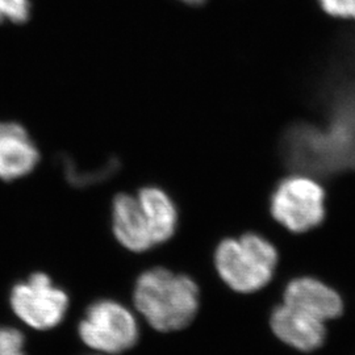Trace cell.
I'll list each match as a JSON object with an SVG mask.
<instances>
[{
	"instance_id": "cell-1",
	"label": "cell",
	"mask_w": 355,
	"mask_h": 355,
	"mask_svg": "<svg viewBox=\"0 0 355 355\" xmlns=\"http://www.w3.org/2000/svg\"><path fill=\"white\" fill-rule=\"evenodd\" d=\"M133 302L154 329L170 333L184 329L196 316L199 288L187 275L155 267L141 274Z\"/></svg>"
},
{
	"instance_id": "cell-2",
	"label": "cell",
	"mask_w": 355,
	"mask_h": 355,
	"mask_svg": "<svg viewBox=\"0 0 355 355\" xmlns=\"http://www.w3.org/2000/svg\"><path fill=\"white\" fill-rule=\"evenodd\" d=\"M277 263L275 246L254 233L225 240L216 249L215 265L221 279L242 293L263 288L272 279Z\"/></svg>"
},
{
	"instance_id": "cell-3",
	"label": "cell",
	"mask_w": 355,
	"mask_h": 355,
	"mask_svg": "<svg viewBox=\"0 0 355 355\" xmlns=\"http://www.w3.org/2000/svg\"><path fill=\"white\" fill-rule=\"evenodd\" d=\"M78 331L83 343L105 354L124 353L139 340L136 318L114 300H98L89 305Z\"/></svg>"
},
{
	"instance_id": "cell-4",
	"label": "cell",
	"mask_w": 355,
	"mask_h": 355,
	"mask_svg": "<svg viewBox=\"0 0 355 355\" xmlns=\"http://www.w3.org/2000/svg\"><path fill=\"white\" fill-rule=\"evenodd\" d=\"M271 214L293 233L316 228L325 217V191L311 178H287L272 195Z\"/></svg>"
},
{
	"instance_id": "cell-5",
	"label": "cell",
	"mask_w": 355,
	"mask_h": 355,
	"mask_svg": "<svg viewBox=\"0 0 355 355\" xmlns=\"http://www.w3.org/2000/svg\"><path fill=\"white\" fill-rule=\"evenodd\" d=\"M10 303L28 327L49 330L61 324L69 308V296L44 272L32 274L13 286Z\"/></svg>"
},
{
	"instance_id": "cell-6",
	"label": "cell",
	"mask_w": 355,
	"mask_h": 355,
	"mask_svg": "<svg viewBox=\"0 0 355 355\" xmlns=\"http://www.w3.org/2000/svg\"><path fill=\"white\" fill-rule=\"evenodd\" d=\"M38 161V148L26 128L13 121H0V179L12 182L26 177Z\"/></svg>"
},
{
	"instance_id": "cell-7",
	"label": "cell",
	"mask_w": 355,
	"mask_h": 355,
	"mask_svg": "<svg viewBox=\"0 0 355 355\" xmlns=\"http://www.w3.org/2000/svg\"><path fill=\"white\" fill-rule=\"evenodd\" d=\"M311 318L327 322L340 318L343 312L341 296L315 278H297L288 283L284 303Z\"/></svg>"
},
{
	"instance_id": "cell-8",
	"label": "cell",
	"mask_w": 355,
	"mask_h": 355,
	"mask_svg": "<svg viewBox=\"0 0 355 355\" xmlns=\"http://www.w3.org/2000/svg\"><path fill=\"white\" fill-rule=\"evenodd\" d=\"M274 334L293 349L313 352L327 338L325 322L304 315L288 305L277 306L270 318Z\"/></svg>"
},
{
	"instance_id": "cell-9",
	"label": "cell",
	"mask_w": 355,
	"mask_h": 355,
	"mask_svg": "<svg viewBox=\"0 0 355 355\" xmlns=\"http://www.w3.org/2000/svg\"><path fill=\"white\" fill-rule=\"evenodd\" d=\"M112 229L116 240L130 252L142 253L155 246L137 196L120 193L114 198Z\"/></svg>"
},
{
	"instance_id": "cell-10",
	"label": "cell",
	"mask_w": 355,
	"mask_h": 355,
	"mask_svg": "<svg viewBox=\"0 0 355 355\" xmlns=\"http://www.w3.org/2000/svg\"><path fill=\"white\" fill-rule=\"evenodd\" d=\"M137 200L145 215L155 245L166 242L177 229L178 211L174 202L165 191L145 187L139 192Z\"/></svg>"
},
{
	"instance_id": "cell-11",
	"label": "cell",
	"mask_w": 355,
	"mask_h": 355,
	"mask_svg": "<svg viewBox=\"0 0 355 355\" xmlns=\"http://www.w3.org/2000/svg\"><path fill=\"white\" fill-rule=\"evenodd\" d=\"M64 173L66 178L76 186H89L91 183H96L99 180H103L108 177L112 171H114V165H107L98 168V170H89V171H82L80 168L76 167L74 162H64Z\"/></svg>"
},
{
	"instance_id": "cell-12",
	"label": "cell",
	"mask_w": 355,
	"mask_h": 355,
	"mask_svg": "<svg viewBox=\"0 0 355 355\" xmlns=\"http://www.w3.org/2000/svg\"><path fill=\"white\" fill-rule=\"evenodd\" d=\"M31 15V0H0V24H23Z\"/></svg>"
},
{
	"instance_id": "cell-13",
	"label": "cell",
	"mask_w": 355,
	"mask_h": 355,
	"mask_svg": "<svg viewBox=\"0 0 355 355\" xmlns=\"http://www.w3.org/2000/svg\"><path fill=\"white\" fill-rule=\"evenodd\" d=\"M0 355H26L24 336L20 330L0 327Z\"/></svg>"
},
{
	"instance_id": "cell-14",
	"label": "cell",
	"mask_w": 355,
	"mask_h": 355,
	"mask_svg": "<svg viewBox=\"0 0 355 355\" xmlns=\"http://www.w3.org/2000/svg\"><path fill=\"white\" fill-rule=\"evenodd\" d=\"M318 3L330 16L355 20V0H318Z\"/></svg>"
},
{
	"instance_id": "cell-15",
	"label": "cell",
	"mask_w": 355,
	"mask_h": 355,
	"mask_svg": "<svg viewBox=\"0 0 355 355\" xmlns=\"http://www.w3.org/2000/svg\"><path fill=\"white\" fill-rule=\"evenodd\" d=\"M183 3H187V4H192V6H199V4H203L205 0H180Z\"/></svg>"
}]
</instances>
